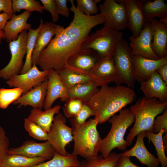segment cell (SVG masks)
<instances>
[{
	"label": "cell",
	"mask_w": 167,
	"mask_h": 167,
	"mask_svg": "<svg viewBox=\"0 0 167 167\" xmlns=\"http://www.w3.org/2000/svg\"><path fill=\"white\" fill-rule=\"evenodd\" d=\"M69 8L74 14L72 22L61 29L40 54L36 65L42 71L53 69L58 72L65 68L69 58L81 48L92 29L104 24V16L100 13L87 16L76 8L74 0H70Z\"/></svg>",
	"instance_id": "cell-1"
},
{
	"label": "cell",
	"mask_w": 167,
	"mask_h": 167,
	"mask_svg": "<svg viewBox=\"0 0 167 167\" xmlns=\"http://www.w3.org/2000/svg\"><path fill=\"white\" fill-rule=\"evenodd\" d=\"M136 98L133 88L123 85L101 87L87 103L95 113L98 124H102Z\"/></svg>",
	"instance_id": "cell-2"
},
{
	"label": "cell",
	"mask_w": 167,
	"mask_h": 167,
	"mask_svg": "<svg viewBox=\"0 0 167 167\" xmlns=\"http://www.w3.org/2000/svg\"><path fill=\"white\" fill-rule=\"evenodd\" d=\"M167 109V102H162L156 98H140L130 109L134 114L135 120L133 126L126 137L127 146L139 132L145 131L152 132L154 121L157 116Z\"/></svg>",
	"instance_id": "cell-3"
},
{
	"label": "cell",
	"mask_w": 167,
	"mask_h": 167,
	"mask_svg": "<svg viewBox=\"0 0 167 167\" xmlns=\"http://www.w3.org/2000/svg\"><path fill=\"white\" fill-rule=\"evenodd\" d=\"M135 120L134 114L128 108L122 109L118 114L114 115L108 120L111 127L107 135L102 139L99 151L104 158L116 148L122 151L126 150L127 145L124 135Z\"/></svg>",
	"instance_id": "cell-4"
},
{
	"label": "cell",
	"mask_w": 167,
	"mask_h": 167,
	"mask_svg": "<svg viewBox=\"0 0 167 167\" xmlns=\"http://www.w3.org/2000/svg\"><path fill=\"white\" fill-rule=\"evenodd\" d=\"M98 124L94 118L73 130L74 144L72 153L85 159L98 155L102 140L97 129Z\"/></svg>",
	"instance_id": "cell-5"
},
{
	"label": "cell",
	"mask_w": 167,
	"mask_h": 167,
	"mask_svg": "<svg viewBox=\"0 0 167 167\" xmlns=\"http://www.w3.org/2000/svg\"><path fill=\"white\" fill-rule=\"evenodd\" d=\"M123 35L121 31L104 26L89 35L81 48L93 49L101 58L108 56L113 57Z\"/></svg>",
	"instance_id": "cell-6"
},
{
	"label": "cell",
	"mask_w": 167,
	"mask_h": 167,
	"mask_svg": "<svg viewBox=\"0 0 167 167\" xmlns=\"http://www.w3.org/2000/svg\"><path fill=\"white\" fill-rule=\"evenodd\" d=\"M133 57L128 43L122 38L113 57L117 71L114 82L116 85L125 83L128 87L134 88L136 80L133 71Z\"/></svg>",
	"instance_id": "cell-7"
},
{
	"label": "cell",
	"mask_w": 167,
	"mask_h": 167,
	"mask_svg": "<svg viewBox=\"0 0 167 167\" xmlns=\"http://www.w3.org/2000/svg\"><path fill=\"white\" fill-rule=\"evenodd\" d=\"M28 37L27 30H24L17 39L9 42L11 58L8 64L0 70V78L7 80L12 76L20 74L24 64L23 59L26 53Z\"/></svg>",
	"instance_id": "cell-8"
},
{
	"label": "cell",
	"mask_w": 167,
	"mask_h": 167,
	"mask_svg": "<svg viewBox=\"0 0 167 167\" xmlns=\"http://www.w3.org/2000/svg\"><path fill=\"white\" fill-rule=\"evenodd\" d=\"M66 123V117L60 113L57 114L48 133L47 140L56 152L63 156H66L68 153L66 146L73 140V130Z\"/></svg>",
	"instance_id": "cell-9"
},
{
	"label": "cell",
	"mask_w": 167,
	"mask_h": 167,
	"mask_svg": "<svg viewBox=\"0 0 167 167\" xmlns=\"http://www.w3.org/2000/svg\"><path fill=\"white\" fill-rule=\"evenodd\" d=\"M105 18L104 26L121 31L127 27L128 20L124 0H105L99 6Z\"/></svg>",
	"instance_id": "cell-10"
},
{
	"label": "cell",
	"mask_w": 167,
	"mask_h": 167,
	"mask_svg": "<svg viewBox=\"0 0 167 167\" xmlns=\"http://www.w3.org/2000/svg\"><path fill=\"white\" fill-rule=\"evenodd\" d=\"M50 70L40 71L34 64L31 69L23 74L15 75L7 80L10 87L19 88L24 95L32 89L40 85L48 78Z\"/></svg>",
	"instance_id": "cell-11"
},
{
	"label": "cell",
	"mask_w": 167,
	"mask_h": 167,
	"mask_svg": "<svg viewBox=\"0 0 167 167\" xmlns=\"http://www.w3.org/2000/svg\"><path fill=\"white\" fill-rule=\"evenodd\" d=\"M101 58L93 49L81 48L69 58L66 68L75 73L89 76Z\"/></svg>",
	"instance_id": "cell-12"
},
{
	"label": "cell",
	"mask_w": 167,
	"mask_h": 167,
	"mask_svg": "<svg viewBox=\"0 0 167 167\" xmlns=\"http://www.w3.org/2000/svg\"><path fill=\"white\" fill-rule=\"evenodd\" d=\"M129 40V46L134 55L151 59H159L152 48V32L150 23L144 24L138 36L133 38L131 36Z\"/></svg>",
	"instance_id": "cell-13"
},
{
	"label": "cell",
	"mask_w": 167,
	"mask_h": 167,
	"mask_svg": "<svg viewBox=\"0 0 167 167\" xmlns=\"http://www.w3.org/2000/svg\"><path fill=\"white\" fill-rule=\"evenodd\" d=\"M56 152L48 141L38 143L29 140L24 141L18 147L9 148L7 153L19 154L30 158L42 157L49 160L53 157Z\"/></svg>",
	"instance_id": "cell-14"
},
{
	"label": "cell",
	"mask_w": 167,
	"mask_h": 167,
	"mask_svg": "<svg viewBox=\"0 0 167 167\" xmlns=\"http://www.w3.org/2000/svg\"><path fill=\"white\" fill-rule=\"evenodd\" d=\"M89 76L98 87L115 82L117 71L113 57L108 56L101 58Z\"/></svg>",
	"instance_id": "cell-15"
},
{
	"label": "cell",
	"mask_w": 167,
	"mask_h": 167,
	"mask_svg": "<svg viewBox=\"0 0 167 167\" xmlns=\"http://www.w3.org/2000/svg\"><path fill=\"white\" fill-rule=\"evenodd\" d=\"M47 79L46 95L43 107L45 110L52 108L54 101L58 98L63 102L69 99L67 91L61 81L58 71L50 70Z\"/></svg>",
	"instance_id": "cell-16"
},
{
	"label": "cell",
	"mask_w": 167,
	"mask_h": 167,
	"mask_svg": "<svg viewBox=\"0 0 167 167\" xmlns=\"http://www.w3.org/2000/svg\"><path fill=\"white\" fill-rule=\"evenodd\" d=\"M166 64L167 56L158 60H153L133 55V67L135 80L140 82L147 80L154 72Z\"/></svg>",
	"instance_id": "cell-17"
},
{
	"label": "cell",
	"mask_w": 167,
	"mask_h": 167,
	"mask_svg": "<svg viewBox=\"0 0 167 167\" xmlns=\"http://www.w3.org/2000/svg\"><path fill=\"white\" fill-rule=\"evenodd\" d=\"M128 20L127 27L132 33L131 36L137 37L146 22L141 1L124 0Z\"/></svg>",
	"instance_id": "cell-18"
},
{
	"label": "cell",
	"mask_w": 167,
	"mask_h": 167,
	"mask_svg": "<svg viewBox=\"0 0 167 167\" xmlns=\"http://www.w3.org/2000/svg\"><path fill=\"white\" fill-rule=\"evenodd\" d=\"M140 85L144 97L156 98L162 102H167V84L156 71L148 79L140 82Z\"/></svg>",
	"instance_id": "cell-19"
},
{
	"label": "cell",
	"mask_w": 167,
	"mask_h": 167,
	"mask_svg": "<svg viewBox=\"0 0 167 167\" xmlns=\"http://www.w3.org/2000/svg\"><path fill=\"white\" fill-rule=\"evenodd\" d=\"M145 131L141 132L136 135L134 145L130 149L122 153V155L136 157L140 163L148 167H158L160 164L157 159L150 153L146 147L144 142Z\"/></svg>",
	"instance_id": "cell-20"
},
{
	"label": "cell",
	"mask_w": 167,
	"mask_h": 167,
	"mask_svg": "<svg viewBox=\"0 0 167 167\" xmlns=\"http://www.w3.org/2000/svg\"><path fill=\"white\" fill-rule=\"evenodd\" d=\"M64 28L63 26L52 22L43 23L36 37L32 56V65L34 64L36 65L41 53L49 44L53 37Z\"/></svg>",
	"instance_id": "cell-21"
},
{
	"label": "cell",
	"mask_w": 167,
	"mask_h": 167,
	"mask_svg": "<svg viewBox=\"0 0 167 167\" xmlns=\"http://www.w3.org/2000/svg\"><path fill=\"white\" fill-rule=\"evenodd\" d=\"M47 85V79L40 85L22 95L13 104L18 105V108L29 105L33 109L42 110L46 96Z\"/></svg>",
	"instance_id": "cell-22"
},
{
	"label": "cell",
	"mask_w": 167,
	"mask_h": 167,
	"mask_svg": "<svg viewBox=\"0 0 167 167\" xmlns=\"http://www.w3.org/2000/svg\"><path fill=\"white\" fill-rule=\"evenodd\" d=\"M150 23L152 32V48L161 59L167 56V24L156 19Z\"/></svg>",
	"instance_id": "cell-23"
},
{
	"label": "cell",
	"mask_w": 167,
	"mask_h": 167,
	"mask_svg": "<svg viewBox=\"0 0 167 167\" xmlns=\"http://www.w3.org/2000/svg\"><path fill=\"white\" fill-rule=\"evenodd\" d=\"M31 12L25 11L21 14L13 16L7 22L3 30L4 35L2 39L10 42L17 39L19 34L24 30H29L32 25L27 22Z\"/></svg>",
	"instance_id": "cell-24"
},
{
	"label": "cell",
	"mask_w": 167,
	"mask_h": 167,
	"mask_svg": "<svg viewBox=\"0 0 167 167\" xmlns=\"http://www.w3.org/2000/svg\"><path fill=\"white\" fill-rule=\"evenodd\" d=\"M61 106L57 105L52 108L42 111L32 109L27 118L36 123L48 133L49 131L54 115L60 113Z\"/></svg>",
	"instance_id": "cell-25"
},
{
	"label": "cell",
	"mask_w": 167,
	"mask_h": 167,
	"mask_svg": "<svg viewBox=\"0 0 167 167\" xmlns=\"http://www.w3.org/2000/svg\"><path fill=\"white\" fill-rule=\"evenodd\" d=\"M141 1L146 22L150 23L156 17H167V4L163 0Z\"/></svg>",
	"instance_id": "cell-26"
},
{
	"label": "cell",
	"mask_w": 167,
	"mask_h": 167,
	"mask_svg": "<svg viewBox=\"0 0 167 167\" xmlns=\"http://www.w3.org/2000/svg\"><path fill=\"white\" fill-rule=\"evenodd\" d=\"M98 87L93 80L79 84L68 91V96L88 103L99 90Z\"/></svg>",
	"instance_id": "cell-27"
},
{
	"label": "cell",
	"mask_w": 167,
	"mask_h": 167,
	"mask_svg": "<svg viewBox=\"0 0 167 167\" xmlns=\"http://www.w3.org/2000/svg\"><path fill=\"white\" fill-rule=\"evenodd\" d=\"M47 160L44 158H30L22 155L7 153L0 165L12 167H32Z\"/></svg>",
	"instance_id": "cell-28"
},
{
	"label": "cell",
	"mask_w": 167,
	"mask_h": 167,
	"mask_svg": "<svg viewBox=\"0 0 167 167\" xmlns=\"http://www.w3.org/2000/svg\"><path fill=\"white\" fill-rule=\"evenodd\" d=\"M80 165L77 156L73 153H68L66 156H63L56 152L49 161L32 167H79Z\"/></svg>",
	"instance_id": "cell-29"
},
{
	"label": "cell",
	"mask_w": 167,
	"mask_h": 167,
	"mask_svg": "<svg viewBox=\"0 0 167 167\" xmlns=\"http://www.w3.org/2000/svg\"><path fill=\"white\" fill-rule=\"evenodd\" d=\"M122 155V153L112 152L104 158L98 155L95 157L86 158L80 161L79 167H115Z\"/></svg>",
	"instance_id": "cell-30"
},
{
	"label": "cell",
	"mask_w": 167,
	"mask_h": 167,
	"mask_svg": "<svg viewBox=\"0 0 167 167\" xmlns=\"http://www.w3.org/2000/svg\"><path fill=\"white\" fill-rule=\"evenodd\" d=\"M164 130L162 129L157 133H154L148 131H145V137L148 138L149 141L151 142L155 148L157 158L161 167H167V157L165 154L167 152L164 145L162 136Z\"/></svg>",
	"instance_id": "cell-31"
},
{
	"label": "cell",
	"mask_w": 167,
	"mask_h": 167,
	"mask_svg": "<svg viewBox=\"0 0 167 167\" xmlns=\"http://www.w3.org/2000/svg\"><path fill=\"white\" fill-rule=\"evenodd\" d=\"M58 72L61 80L67 92L71 88L76 85L92 80L89 76L75 73L66 68Z\"/></svg>",
	"instance_id": "cell-32"
},
{
	"label": "cell",
	"mask_w": 167,
	"mask_h": 167,
	"mask_svg": "<svg viewBox=\"0 0 167 167\" xmlns=\"http://www.w3.org/2000/svg\"><path fill=\"white\" fill-rule=\"evenodd\" d=\"M43 23L41 19L40 24L36 29L31 28L28 32L26 57L25 62L19 74L25 73L29 71L32 66V56L34 48L36 37Z\"/></svg>",
	"instance_id": "cell-33"
},
{
	"label": "cell",
	"mask_w": 167,
	"mask_h": 167,
	"mask_svg": "<svg viewBox=\"0 0 167 167\" xmlns=\"http://www.w3.org/2000/svg\"><path fill=\"white\" fill-rule=\"evenodd\" d=\"M23 90L19 88L11 89L0 88V108L5 109L22 95Z\"/></svg>",
	"instance_id": "cell-34"
},
{
	"label": "cell",
	"mask_w": 167,
	"mask_h": 167,
	"mask_svg": "<svg viewBox=\"0 0 167 167\" xmlns=\"http://www.w3.org/2000/svg\"><path fill=\"white\" fill-rule=\"evenodd\" d=\"M12 9L15 14L22 9L32 12L36 11L42 13L43 7L39 2L35 0H12Z\"/></svg>",
	"instance_id": "cell-35"
},
{
	"label": "cell",
	"mask_w": 167,
	"mask_h": 167,
	"mask_svg": "<svg viewBox=\"0 0 167 167\" xmlns=\"http://www.w3.org/2000/svg\"><path fill=\"white\" fill-rule=\"evenodd\" d=\"M95 116V113L87 103H83L82 107L79 112L73 117L70 118L73 130L79 127L84 123L89 117Z\"/></svg>",
	"instance_id": "cell-36"
},
{
	"label": "cell",
	"mask_w": 167,
	"mask_h": 167,
	"mask_svg": "<svg viewBox=\"0 0 167 167\" xmlns=\"http://www.w3.org/2000/svg\"><path fill=\"white\" fill-rule=\"evenodd\" d=\"M24 126L26 131L34 139L41 141L47 140L48 133L36 123L26 118L24 120Z\"/></svg>",
	"instance_id": "cell-37"
},
{
	"label": "cell",
	"mask_w": 167,
	"mask_h": 167,
	"mask_svg": "<svg viewBox=\"0 0 167 167\" xmlns=\"http://www.w3.org/2000/svg\"><path fill=\"white\" fill-rule=\"evenodd\" d=\"M76 8L87 16H91L98 14L99 9L95 0H77Z\"/></svg>",
	"instance_id": "cell-38"
},
{
	"label": "cell",
	"mask_w": 167,
	"mask_h": 167,
	"mask_svg": "<svg viewBox=\"0 0 167 167\" xmlns=\"http://www.w3.org/2000/svg\"><path fill=\"white\" fill-rule=\"evenodd\" d=\"M83 104V102L80 100L69 98L63 107L65 117L70 118L74 116L80 110Z\"/></svg>",
	"instance_id": "cell-39"
},
{
	"label": "cell",
	"mask_w": 167,
	"mask_h": 167,
	"mask_svg": "<svg viewBox=\"0 0 167 167\" xmlns=\"http://www.w3.org/2000/svg\"><path fill=\"white\" fill-rule=\"evenodd\" d=\"M162 129L164 130L165 134H167V109L155 119L152 132L157 133Z\"/></svg>",
	"instance_id": "cell-40"
},
{
	"label": "cell",
	"mask_w": 167,
	"mask_h": 167,
	"mask_svg": "<svg viewBox=\"0 0 167 167\" xmlns=\"http://www.w3.org/2000/svg\"><path fill=\"white\" fill-rule=\"evenodd\" d=\"M10 140L4 128L0 126V163L9 149Z\"/></svg>",
	"instance_id": "cell-41"
},
{
	"label": "cell",
	"mask_w": 167,
	"mask_h": 167,
	"mask_svg": "<svg viewBox=\"0 0 167 167\" xmlns=\"http://www.w3.org/2000/svg\"><path fill=\"white\" fill-rule=\"evenodd\" d=\"M44 10L48 11L51 14L53 22H56L59 19L58 13L56 3L54 0H40Z\"/></svg>",
	"instance_id": "cell-42"
},
{
	"label": "cell",
	"mask_w": 167,
	"mask_h": 167,
	"mask_svg": "<svg viewBox=\"0 0 167 167\" xmlns=\"http://www.w3.org/2000/svg\"><path fill=\"white\" fill-rule=\"evenodd\" d=\"M59 15L68 17L69 16L70 9L67 5V0H54Z\"/></svg>",
	"instance_id": "cell-43"
},
{
	"label": "cell",
	"mask_w": 167,
	"mask_h": 167,
	"mask_svg": "<svg viewBox=\"0 0 167 167\" xmlns=\"http://www.w3.org/2000/svg\"><path fill=\"white\" fill-rule=\"evenodd\" d=\"M2 11L11 17L15 14L12 9V0H0V12Z\"/></svg>",
	"instance_id": "cell-44"
},
{
	"label": "cell",
	"mask_w": 167,
	"mask_h": 167,
	"mask_svg": "<svg viewBox=\"0 0 167 167\" xmlns=\"http://www.w3.org/2000/svg\"><path fill=\"white\" fill-rule=\"evenodd\" d=\"M115 167H140L132 163L130 157L122 155Z\"/></svg>",
	"instance_id": "cell-45"
},
{
	"label": "cell",
	"mask_w": 167,
	"mask_h": 167,
	"mask_svg": "<svg viewBox=\"0 0 167 167\" xmlns=\"http://www.w3.org/2000/svg\"><path fill=\"white\" fill-rule=\"evenodd\" d=\"M156 71L163 80L167 84V64L161 66Z\"/></svg>",
	"instance_id": "cell-46"
},
{
	"label": "cell",
	"mask_w": 167,
	"mask_h": 167,
	"mask_svg": "<svg viewBox=\"0 0 167 167\" xmlns=\"http://www.w3.org/2000/svg\"><path fill=\"white\" fill-rule=\"evenodd\" d=\"M11 18L6 13L3 12L0 14V31L3 30L7 20Z\"/></svg>",
	"instance_id": "cell-47"
},
{
	"label": "cell",
	"mask_w": 167,
	"mask_h": 167,
	"mask_svg": "<svg viewBox=\"0 0 167 167\" xmlns=\"http://www.w3.org/2000/svg\"><path fill=\"white\" fill-rule=\"evenodd\" d=\"M163 142L166 151H167V134H165L162 136Z\"/></svg>",
	"instance_id": "cell-48"
},
{
	"label": "cell",
	"mask_w": 167,
	"mask_h": 167,
	"mask_svg": "<svg viewBox=\"0 0 167 167\" xmlns=\"http://www.w3.org/2000/svg\"><path fill=\"white\" fill-rule=\"evenodd\" d=\"M159 21L162 23L167 24V17L160 19Z\"/></svg>",
	"instance_id": "cell-49"
},
{
	"label": "cell",
	"mask_w": 167,
	"mask_h": 167,
	"mask_svg": "<svg viewBox=\"0 0 167 167\" xmlns=\"http://www.w3.org/2000/svg\"><path fill=\"white\" fill-rule=\"evenodd\" d=\"M4 35V31L3 30L0 31V44L1 42L2 39Z\"/></svg>",
	"instance_id": "cell-50"
},
{
	"label": "cell",
	"mask_w": 167,
	"mask_h": 167,
	"mask_svg": "<svg viewBox=\"0 0 167 167\" xmlns=\"http://www.w3.org/2000/svg\"><path fill=\"white\" fill-rule=\"evenodd\" d=\"M0 167H12L9 166L3 165H0Z\"/></svg>",
	"instance_id": "cell-51"
},
{
	"label": "cell",
	"mask_w": 167,
	"mask_h": 167,
	"mask_svg": "<svg viewBox=\"0 0 167 167\" xmlns=\"http://www.w3.org/2000/svg\"><path fill=\"white\" fill-rule=\"evenodd\" d=\"M79 167V166H73V167Z\"/></svg>",
	"instance_id": "cell-52"
}]
</instances>
